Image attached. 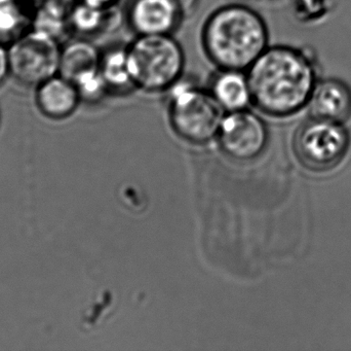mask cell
<instances>
[{
	"instance_id": "6da1fadb",
	"label": "cell",
	"mask_w": 351,
	"mask_h": 351,
	"mask_svg": "<svg viewBox=\"0 0 351 351\" xmlns=\"http://www.w3.org/2000/svg\"><path fill=\"white\" fill-rule=\"evenodd\" d=\"M247 73L253 106L276 117L305 109L319 80V63L313 54L284 45H269Z\"/></svg>"
},
{
	"instance_id": "d6986e66",
	"label": "cell",
	"mask_w": 351,
	"mask_h": 351,
	"mask_svg": "<svg viewBox=\"0 0 351 351\" xmlns=\"http://www.w3.org/2000/svg\"><path fill=\"white\" fill-rule=\"evenodd\" d=\"M10 71V62H8V53L1 47L0 43V82L4 80L8 72Z\"/></svg>"
},
{
	"instance_id": "277c9868",
	"label": "cell",
	"mask_w": 351,
	"mask_h": 351,
	"mask_svg": "<svg viewBox=\"0 0 351 351\" xmlns=\"http://www.w3.org/2000/svg\"><path fill=\"white\" fill-rule=\"evenodd\" d=\"M166 94L171 126L180 137L199 144L218 135L225 111L208 88L183 76Z\"/></svg>"
},
{
	"instance_id": "ac0fdd59",
	"label": "cell",
	"mask_w": 351,
	"mask_h": 351,
	"mask_svg": "<svg viewBox=\"0 0 351 351\" xmlns=\"http://www.w3.org/2000/svg\"><path fill=\"white\" fill-rule=\"evenodd\" d=\"M174 1L185 18L193 14L199 4V0H174Z\"/></svg>"
},
{
	"instance_id": "4fadbf2b",
	"label": "cell",
	"mask_w": 351,
	"mask_h": 351,
	"mask_svg": "<svg viewBox=\"0 0 351 351\" xmlns=\"http://www.w3.org/2000/svg\"><path fill=\"white\" fill-rule=\"evenodd\" d=\"M101 52L90 41H74L62 51L61 76L75 82L82 76L99 69Z\"/></svg>"
},
{
	"instance_id": "e0dca14e",
	"label": "cell",
	"mask_w": 351,
	"mask_h": 351,
	"mask_svg": "<svg viewBox=\"0 0 351 351\" xmlns=\"http://www.w3.org/2000/svg\"><path fill=\"white\" fill-rule=\"evenodd\" d=\"M333 0H292L295 14L300 22H315L331 10Z\"/></svg>"
},
{
	"instance_id": "44dd1931",
	"label": "cell",
	"mask_w": 351,
	"mask_h": 351,
	"mask_svg": "<svg viewBox=\"0 0 351 351\" xmlns=\"http://www.w3.org/2000/svg\"><path fill=\"white\" fill-rule=\"evenodd\" d=\"M233 2H235V3H245L247 4V2L251 1V0H232Z\"/></svg>"
},
{
	"instance_id": "7a4b0ae2",
	"label": "cell",
	"mask_w": 351,
	"mask_h": 351,
	"mask_svg": "<svg viewBox=\"0 0 351 351\" xmlns=\"http://www.w3.org/2000/svg\"><path fill=\"white\" fill-rule=\"evenodd\" d=\"M202 51L216 68L247 71L269 47L263 16L245 3L220 6L204 21Z\"/></svg>"
},
{
	"instance_id": "2e32d148",
	"label": "cell",
	"mask_w": 351,
	"mask_h": 351,
	"mask_svg": "<svg viewBox=\"0 0 351 351\" xmlns=\"http://www.w3.org/2000/svg\"><path fill=\"white\" fill-rule=\"evenodd\" d=\"M74 84L77 88L82 101H86L93 104L100 102L110 95L100 69L86 74L76 80Z\"/></svg>"
},
{
	"instance_id": "5b68a950",
	"label": "cell",
	"mask_w": 351,
	"mask_h": 351,
	"mask_svg": "<svg viewBox=\"0 0 351 351\" xmlns=\"http://www.w3.org/2000/svg\"><path fill=\"white\" fill-rule=\"evenodd\" d=\"M350 137L343 123L311 117L297 130L294 148L300 162L313 171L331 170L341 163Z\"/></svg>"
},
{
	"instance_id": "9c48e42d",
	"label": "cell",
	"mask_w": 351,
	"mask_h": 351,
	"mask_svg": "<svg viewBox=\"0 0 351 351\" xmlns=\"http://www.w3.org/2000/svg\"><path fill=\"white\" fill-rule=\"evenodd\" d=\"M307 107L311 117L344 124L351 117V88L339 78H319Z\"/></svg>"
},
{
	"instance_id": "52a82bcc",
	"label": "cell",
	"mask_w": 351,
	"mask_h": 351,
	"mask_svg": "<svg viewBox=\"0 0 351 351\" xmlns=\"http://www.w3.org/2000/svg\"><path fill=\"white\" fill-rule=\"evenodd\" d=\"M221 148L235 160H252L267 144L268 132L263 120L250 111L225 113L218 132Z\"/></svg>"
},
{
	"instance_id": "3957f363",
	"label": "cell",
	"mask_w": 351,
	"mask_h": 351,
	"mask_svg": "<svg viewBox=\"0 0 351 351\" xmlns=\"http://www.w3.org/2000/svg\"><path fill=\"white\" fill-rule=\"evenodd\" d=\"M127 49L130 71L137 90L166 94L185 76V53L173 34L136 35Z\"/></svg>"
},
{
	"instance_id": "7c38bea8",
	"label": "cell",
	"mask_w": 351,
	"mask_h": 351,
	"mask_svg": "<svg viewBox=\"0 0 351 351\" xmlns=\"http://www.w3.org/2000/svg\"><path fill=\"white\" fill-rule=\"evenodd\" d=\"M99 69L110 95L121 96L137 90L130 71L127 45H110L101 52Z\"/></svg>"
},
{
	"instance_id": "30bf717a",
	"label": "cell",
	"mask_w": 351,
	"mask_h": 351,
	"mask_svg": "<svg viewBox=\"0 0 351 351\" xmlns=\"http://www.w3.org/2000/svg\"><path fill=\"white\" fill-rule=\"evenodd\" d=\"M208 90L225 113L241 111L253 105L247 71L217 68Z\"/></svg>"
},
{
	"instance_id": "ffe728a7",
	"label": "cell",
	"mask_w": 351,
	"mask_h": 351,
	"mask_svg": "<svg viewBox=\"0 0 351 351\" xmlns=\"http://www.w3.org/2000/svg\"><path fill=\"white\" fill-rule=\"evenodd\" d=\"M78 1L95 6V8H111L119 6L121 0H78Z\"/></svg>"
},
{
	"instance_id": "8992f818",
	"label": "cell",
	"mask_w": 351,
	"mask_h": 351,
	"mask_svg": "<svg viewBox=\"0 0 351 351\" xmlns=\"http://www.w3.org/2000/svg\"><path fill=\"white\" fill-rule=\"evenodd\" d=\"M61 57L55 37L37 29L19 37L10 47V71L23 84L39 86L60 71Z\"/></svg>"
},
{
	"instance_id": "ba28073f",
	"label": "cell",
	"mask_w": 351,
	"mask_h": 351,
	"mask_svg": "<svg viewBox=\"0 0 351 351\" xmlns=\"http://www.w3.org/2000/svg\"><path fill=\"white\" fill-rule=\"evenodd\" d=\"M125 18L135 35H169L185 16L174 0H130Z\"/></svg>"
},
{
	"instance_id": "9a60e30c",
	"label": "cell",
	"mask_w": 351,
	"mask_h": 351,
	"mask_svg": "<svg viewBox=\"0 0 351 351\" xmlns=\"http://www.w3.org/2000/svg\"><path fill=\"white\" fill-rule=\"evenodd\" d=\"M26 24V10L20 0H0V43L16 38Z\"/></svg>"
},
{
	"instance_id": "5bb4252c",
	"label": "cell",
	"mask_w": 351,
	"mask_h": 351,
	"mask_svg": "<svg viewBox=\"0 0 351 351\" xmlns=\"http://www.w3.org/2000/svg\"><path fill=\"white\" fill-rule=\"evenodd\" d=\"M121 16L119 8H100L78 1L70 12V23L76 31L86 35L112 32L117 28Z\"/></svg>"
},
{
	"instance_id": "8fae6325",
	"label": "cell",
	"mask_w": 351,
	"mask_h": 351,
	"mask_svg": "<svg viewBox=\"0 0 351 351\" xmlns=\"http://www.w3.org/2000/svg\"><path fill=\"white\" fill-rule=\"evenodd\" d=\"M38 87L37 102L41 111L47 117L53 119L68 117L82 101L75 84L63 76H53Z\"/></svg>"
}]
</instances>
